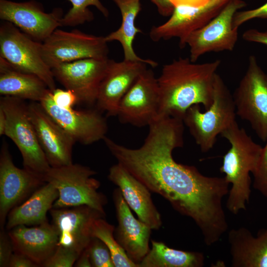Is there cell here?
I'll use <instances>...</instances> for the list:
<instances>
[{
	"instance_id": "1",
	"label": "cell",
	"mask_w": 267,
	"mask_h": 267,
	"mask_svg": "<svg viewBox=\"0 0 267 267\" xmlns=\"http://www.w3.org/2000/svg\"><path fill=\"white\" fill-rule=\"evenodd\" d=\"M148 127L138 148L127 147L106 136L103 140L119 164L176 211L192 219L205 243L213 245L228 228L222 201L229 183L224 177L204 176L195 166L174 159L173 150L183 145L182 119L159 117Z\"/></svg>"
},
{
	"instance_id": "2",
	"label": "cell",
	"mask_w": 267,
	"mask_h": 267,
	"mask_svg": "<svg viewBox=\"0 0 267 267\" xmlns=\"http://www.w3.org/2000/svg\"><path fill=\"white\" fill-rule=\"evenodd\" d=\"M221 64L219 59L196 63L179 57L163 66L157 78L159 89L158 117L172 116L183 120L187 110L202 104L205 110L213 102L214 83Z\"/></svg>"
},
{
	"instance_id": "3",
	"label": "cell",
	"mask_w": 267,
	"mask_h": 267,
	"mask_svg": "<svg viewBox=\"0 0 267 267\" xmlns=\"http://www.w3.org/2000/svg\"><path fill=\"white\" fill-rule=\"evenodd\" d=\"M230 144V148L223 156L220 170L231 185L228 193L226 207L236 215L246 209L251 195L250 176L258 164L263 147L257 144L236 121L221 134Z\"/></svg>"
},
{
	"instance_id": "4",
	"label": "cell",
	"mask_w": 267,
	"mask_h": 267,
	"mask_svg": "<svg viewBox=\"0 0 267 267\" xmlns=\"http://www.w3.org/2000/svg\"><path fill=\"white\" fill-rule=\"evenodd\" d=\"M200 106L189 107L183 122L201 151L207 152L213 147L218 135L236 121L232 94L218 74L215 77L211 105L205 112Z\"/></svg>"
},
{
	"instance_id": "5",
	"label": "cell",
	"mask_w": 267,
	"mask_h": 267,
	"mask_svg": "<svg viewBox=\"0 0 267 267\" xmlns=\"http://www.w3.org/2000/svg\"><path fill=\"white\" fill-rule=\"evenodd\" d=\"M96 172L89 167L78 164L53 168L45 173L43 179L55 186L58 198L53 208H62L88 206L105 214L106 196L99 192L100 183L93 176Z\"/></svg>"
},
{
	"instance_id": "6",
	"label": "cell",
	"mask_w": 267,
	"mask_h": 267,
	"mask_svg": "<svg viewBox=\"0 0 267 267\" xmlns=\"http://www.w3.org/2000/svg\"><path fill=\"white\" fill-rule=\"evenodd\" d=\"M0 107L6 117L4 134L10 138L19 150L24 168L43 179L50 166L38 140L28 104L19 98L2 96Z\"/></svg>"
},
{
	"instance_id": "7",
	"label": "cell",
	"mask_w": 267,
	"mask_h": 267,
	"mask_svg": "<svg viewBox=\"0 0 267 267\" xmlns=\"http://www.w3.org/2000/svg\"><path fill=\"white\" fill-rule=\"evenodd\" d=\"M236 114L248 122L258 136L267 140V74L253 55L232 94Z\"/></svg>"
},
{
	"instance_id": "8",
	"label": "cell",
	"mask_w": 267,
	"mask_h": 267,
	"mask_svg": "<svg viewBox=\"0 0 267 267\" xmlns=\"http://www.w3.org/2000/svg\"><path fill=\"white\" fill-rule=\"evenodd\" d=\"M42 43L35 41L10 22L0 26V57L20 71L34 74L50 90L56 89L51 69L42 54Z\"/></svg>"
},
{
	"instance_id": "9",
	"label": "cell",
	"mask_w": 267,
	"mask_h": 267,
	"mask_svg": "<svg viewBox=\"0 0 267 267\" xmlns=\"http://www.w3.org/2000/svg\"><path fill=\"white\" fill-rule=\"evenodd\" d=\"M43 58L51 68L58 64L86 59L108 58L109 49L105 37L56 29L42 43Z\"/></svg>"
},
{
	"instance_id": "10",
	"label": "cell",
	"mask_w": 267,
	"mask_h": 267,
	"mask_svg": "<svg viewBox=\"0 0 267 267\" xmlns=\"http://www.w3.org/2000/svg\"><path fill=\"white\" fill-rule=\"evenodd\" d=\"M246 5L243 0H230L221 12L186 39L189 58L196 62L202 55L210 52L232 51L238 39V29L233 26L235 13Z\"/></svg>"
},
{
	"instance_id": "11",
	"label": "cell",
	"mask_w": 267,
	"mask_h": 267,
	"mask_svg": "<svg viewBox=\"0 0 267 267\" xmlns=\"http://www.w3.org/2000/svg\"><path fill=\"white\" fill-rule=\"evenodd\" d=\"M40 103L76 142L87 145L106 137L108 131L106 118L95 107L81 110L61 107L53 101L50 89Z\"/></svg>"
},
{
	"instance_id": "12",
	"label": "cell",
	"mask_w": 267,
	"mask_h": 267,
	"mask_svg": "<svg viewBox=\"0 0 267 267\" xmlns=\"http://www.w3.org/2000/svg\"><path fill=\"white\" fill-rule=\"evenodd\" d=\"M159 107L158 80L153 71L147 68L121 100L116 116L122 124L149 126L158 117Z\"/></svg>"
},
{
	"instance_id": "13",
	"label": "cell",
	"mask_w": 267,
	"mask_h": 267,
	"mask_svg": "<svg viewBox=\"0 0 267 267\" xmlns=\"http://www.w3.org/2000/svg\"><path fill=\"white\" fill-rule=\"evenodd\" d=\"M110 59L86 58L58 64L51 69L54 78L72 90L79 103L95 106L100 84Z\"/></svg>"
},
{
	"instance_id": "14",
	"label": "cell",
	"mask_w": 267,
	"mask_h": 267,
	"mask_svg": "<svg viewBox=\"0 0 267 267\" xmlns=\"http://www.w3.org/2000/svg\"><path fill=\"white\" fill-rule=\"evenodd\" d=\"M45 183L36 174L17 167L3 141L0 153V225L3 228L10 211Z\"/></svg>"
},
{
	"instance_id": "15",
	"label": "cell",
	"mask_w": 267,
	"mask_h": 267,
	"mask_svg": "<svg viewBox=\"0 0 267 267\" xmlns=\"http://www.w3.org/2000/svg\"><path fill=\"white\" fill-rule=\"evenodd\" d=\"M61 8L45 12L41 4L34 0L17 2L0 0V18L11 23L24 33L43 43L61 26Z\"/></svg>"
},
{
	"instance_id": "16",
	"label": "cell",
	"mask_w": 267,
	"mask_h": 267,
	"mask_svg": "<svg viewBox=\"0 0 267 267\" xmlns=\"http://www.w3.org/2000/svg\"><path fill=\"white\" fill-rule=\"evenodd\" d=\"M230 0H210L200 6H175L170 18L164 23L154 26L149 32L153 42L179 39V46H185L187 37L218 14Z\"/></svg>"
},
{
	"instance_id": "17",
	"label": "cell",
	"mask_w": 267,
	"mask_h": 267,
	"mask_svg": "<svg viewBox=\"0 0 267 267\" xmlns=\"http://www.w3.org/2000/svg\"><path fill=\"white\" fill-rule=\"evenodd\" d=\"M58 236V245L81 253L93 238L92 226L105 214L88 206L54 208L50 211Z\"/></svg>"
},
{
	"instance_id": "18",
	"label": "cell",
	"mask_w": 267,
	"mask_h": 267,
	"mask_svg": "<svg viewBox=\"0 0 267 267\" xmlns=\"http://www.w3.org/2000/svg\"><path fill=\"white\" fill-rule=\"evenodd\" d=\"M28 106L38 140L50 166L57 168L72 164L75 140L50 117L39 102L31 101Z\"/></svg>"
},
{
	"instance_id": "19",
	"label": "cell",
	"mask_w": 267,
	"mask_h": 267,
	"mask_svg": "<svg viewBox=\"0 0 267 267\" xmlns=\"http://www.w3.org/2000/svg\"><path fill=\"white\" fill-rule=\"evenodd\" d=\"M140 61L110 60L100 84L95 107L106 117L116 116L120 102L140 74L147 68Z\"/></svg>"
},
{
	"instance_id": "20",
	"label": "cell",
	"mask_w": 267,
	"mask_h": 267,
	"mask_svg": "<svg viewBox=\"0 0 267 267\" xmlns=\"http://www.w3.org/2000/svg\"><path fill=\"white\" fill-rule=\"evenodd\" d=\"M113 199L118 220L115 237L129 257L139 265L150 249L152 229L134 217L119 188L114 190Z\"/></svg>"
},
{
	"instance_id": "21",
	"label": "cell",
	"mask_w": 267,
	"mask_h": 267,
	"mask_svg": "<svg viewBox=\"0 0 267 267\" xmlns=\"http://www.w3.org/2000/svg\"><path fill=\"white\" fill-rule=\"evenodd\" d=\"M108 178L120 188L125 201L140 221L152 230L161 227V215L147 187L118 163L110 167Z\"/></svg>"
},
{
	"instance_id": "22",
	"label": "cell",
	"mask_w": 267,
	"mask_h": 267,
	"mask_svg": "<svg viewBox=\"0 0 267 267\" xmlns=\"http://www.w3.org/2000/svg\"><path fill=\"white\" fill-rule=\"evenodd\" d=\"M8 234L14 252L26 255L39 266H43L58 245L57 231L48 222L34 227L19 225L10 230Z\"/></svg>"
},
{
	"instance_id": "23",
	"label": "cell",
	"mask_w": 267,
	"mask_h": 267,
	"mask_svg": "<svg viewBox=\"0 0 267 267\" xmlns=\"http://www.w3.org/2000/svg\"><path fill=\"white\" fill-rule=\"evenodd\" d=\"M233 267H267V227L256 236L243 227L228 234Z\"/></svg>"
},
{
	"instance_id": "24",
	"label": "cell",
	"mask_w": 267,
	"mask_h": 267,
	"mask_svg": "<svg viewBox=\"0 0 267 267\" xmlns=\"http://www.w3.org/2000/svg\"><path fill=\"white\" fill-rule=\"evenodd\" d=\"M59 193L56 188L45 182L24 202L13 208L7 217L6 229L19 225L36 226L47 222L46 215L53 208Z\"/></svg>"
},
{
	"instance_id": "25",
	"label": "cell",
	"mask_w": 267,
	"mask_h": 267,
	"mask_svg": "<svg viewBox=\"0 0 267 267\" xmlns=\"http://www.w3.org/2000/svg\"><path fill=\"white\" fill-rule=\"evenodd\" d=\"M49 89L45 83L36 75L18 70L0 57L1 95L40 102Z\"/></svg>"
},
{
	"instance_id": "26",
	"label": "cell",
	"mask_w": 267,
	"mask_h": 267,
	"mask_svg": "<svg viewBox=\"0 0 267 267\" xmlns=\"http://www.w3.org/2000/svg\"><path fill=\"white\" fill-rule=\"evenodd\" d=\"M119 8L121 16L122 23L120 27L105 37L106 42H119L121 44L124 59L128 61H140L154 68L157 62L151 59H144L138 56L133 47L134 40L141 30L136 27L135 20L141 10V0H112Z\"/></svg>"
},
{
	"instance_id": "27",
	"label": "cell",
	"mask_w": 267,
	"mask_h": 267,
	"mask_svg": "<svg viewBox=\"0 0 267 267\" xmlns=\"http://www.w3.org/2000/svg\"><path fill=\"white\" fill-rule=\"evenodd\" d=\"M151 248L139 264V267H202V253L171 248L162 242L151 240Z\"/></svg>"
},
{
	"instance_id": "28",
	"label": "cell",
	"mask_w": 267,
	"mask_h": 267,
	"mask_svg": "<svg viewBox=\"0 0 267 267\" xmlns=\"http://www.w3.org/2000/svg\"><path fill=\"white\" fill-rule=\"evenodd\" d=\"M115 227L108 223L105 218L96 220L92 226V235L101 240L111 253L115 267H139V265L131 260L124 249L116 240Z\"/></svg>"
},
{
	"instance_id": "29",
	"label": "cell",
	"mask_w": 267,
	"mask_h": 267,
	"mask_svg": "<svg viewBox=\"0 0 267 267\" xmlns=\"http://www.w3.org/2000/svg\"><path fill=\"white\" fill-rule=\"evenodd\" d=\"M72 7L63 16L61 26H75L90 22L94 18L93 13L89 9V6H95L105 17L109 11L99 0H69Z\"/></svg>"
},
{
	"instance_id": "30",
	"label": "cell",
	"mask_w": 267,
	"mask_h": 267,
	"mask_svg": "<svg viewBox=\"0 0 267 267\" xmlns=\"http://www.w3.org/2000/svg\"><path fill=\"white\" fill-rule=\"evenodd\" d=\"M87 249L92 267H115L109 250L98 238L93 237Z\"/></svg>"
},
{
	"instance_id": "31",
	"label": "cell",
	"mask_w": 267,
	"mask_h": 267,
	"mask_svg": "<svg viewBox=\"0 0 267 267\" xmlns=\"http://www.w3.org/2000/svg\"><path fill=\"white\" fill-rule=\"evenodd\" d=\"M80 253L58 245L52 255L43 264L44 267H71L75 265Z\"/></svg>"
},
{
	"instance_id": "32",
	"label": "cell",
	"mask_w": 267,
	"mask_h": 267,
	"mask_svg": "<svg viewBox=\"0 0 267 267\" xmlns=\"http://www.w3.org/2000/svg\"><path fill=\"white\" fill-rule=\"evenodd\" d=\"M256 166L252 174L254 177L253 186L267 198V140Z\"/></svg>"
},
{
	"instance_id": "33",
	"label": "cell",
	"mask_w": 267,
	"mask_h": 267,
	"mask_svg": "<svg viewBox=\"0 0 267 267\" xmlns=\"http://www.w3.org/2000/svg\"><path fill=\"white\" fill-rule=\"evenodd\" d=\"M255 18L267 19V2L255 9L237 11L233 19V27L238 29L244 23Z\"/></svg>"
},
{
	"instance_id": "34",
	"label": "cell",
	"mask_w": 267,
	"mask_h": 267,
	"mask_svg": "<svg viewBox=\"0 0 267 267\" xmlns=\"http://www.w3.org/2000/svg\"><path fill=\"white\" fill-rule=\"evenodd\" d=\"M51 96L54 102L63 108H73L75 105L79 103L76 94L70 89L56 88L51 90Z\"/></svg>"
},
{
	"instance_id": "35",
	"label": "cell",
	"mask_w": 267,
	"mask_h": 267,
	"mask_svg": "<svg viewBox=\"0 0 267 267\" xmlns=\"http://www.w3.org/2000/svg\"><path fill=\"white\" fill-rule=\"evenodd\" d=\"M14 247L8 233L3 229L0 232V267H8Z\"/></svg>"
},
{
	"instance_id": "36",
	"label": "cell",
	"mask_w": 267,
	"mask_h": 267,
	"mask_svg": "<svg viewBox=\"0 0 267 267\" xmlns=\"http://www.w3.org/2000/svg\"><path fill=\"white\" fill-rule=\"evenodd\" d=\"M242 39L248 42L260 43L267 46V31H260L255 29H248L243 33Z\"/></svg>"
},
{
	"instance_id": "37",
	"label": "cell",
	"mask_w": 267,
	"mask_h": 267,
	"mask_svg": "<svg viewBox=\"0 0 267 267\" xmlns=\"http://www.w3.org/2000/svg\"><path fill=\"white\" fill-rule=\"evenodd\" d=\"M39 266L26 255L14 252L10 260L8 267H36Z\"/></svg>"
},
{
	"instance_id": "38",
	"label": "cell",
	"mask_w": 267,
	"mask_h": 267,
	"mask_svg": "<svg viewBox=\"0 0 267 267\" xmlns=\"http://www.w3.org/2000/svg\"><path fill=\"white\" fill-rule=\"evenodd\" d=\"M156 6L159 14L163 16L172 14L175 7L169 0H150Z\"/></svg>"
},
{
	"instance_id": "39",
	"label": "cell",
	"mask_w": 267,
	"mask_h": 267,
	"mask_svg": "<svg viewBox=\"0 0 267 267\" xmlns=\"http://www.w3.org/2000/svg\"><path fill=\"white\" fill-rule=\"evenodd\" d=\"M210 0H169L174 7L178 5L200 6L206 4Z\"/></svg>"
},
{
	"instance_id": "40",
	"label": "cell",
	"mask_w": 267,
	"mask_h": 267,
	"mask_svg": "<svg viewBox=\"0 0 267 267\" xmlns=\"http://www.w3.org/2000/svg\"><path fill=\"white\" fill-rule=\"evenodd\" d=\"M75 266L77 267H91V261L87 247L81 253L76 261Z\"/></svg>"
},
{
	"instance_id": "41",
	"label": "cell",
	"mask_w": 267,
	"mask_h": 267,
	"mask_svg": "<svg viewBox=\"0 0 267 267\" xmlns=\"http://www.w3.org/2000/svg\"><path fill=\"white\" fill-rule=\"evenodd\" d=\"M6 125V117L4 111L0 107V135L4 134Z\"/></svg>"
}]
</instances>
